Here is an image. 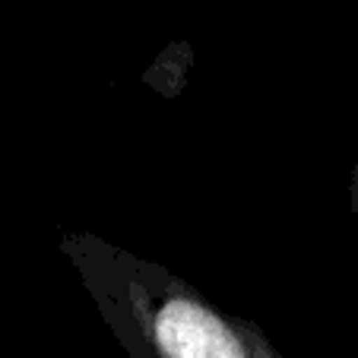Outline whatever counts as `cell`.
<instances>
[{
    "label": "cell",
    "mask_w": 358,
    "mask_h": 358,
    "mask_svg": "<svg viewBox=\"0 0 358 358\" xmlns=\"http://www.w3.org/2000/svg\"><path fill=\"white\" fill-rule=\"evenodd\" d=\"M61 250L130 358H285L254 320L216 308L156 260L92 231H67Z\"/></svg>",
    "instance_id": "1"
},
{
    "label": "cell",
    "mask_w": 358,
    "mask_h": 358,
    "mask_svg": "<svg viewBox=\"0 0 358 358\" xmlns=\"http://www.w3.org/2000/svg\"><path fill=\"white\" fill-rule=\"evenodd\" d=\"M194 67V48L187 41H171L162 55L152 61V67H146L143 83L152 86L156 92H162L165 99H178L187 86V73Z\"/></svg>",
    "instance_id": "2"
},
{
    "label": "cell",
    "mask_w": 358,
    "mask_h": 358,
    "mask_svg": "<svg viewBox=\"0 0 358 358\" xmlns=\"http://www.w3.org/2000/svg\"><path fill=\"white\" fill-rule=\"evenodd\" d=\"M349 206H352V216L358 219V162L349 175Z\"/></svg>",
    "instance_id": "3"
}]
</instances>
